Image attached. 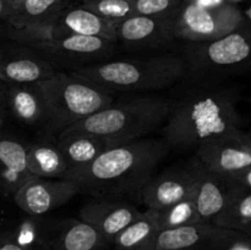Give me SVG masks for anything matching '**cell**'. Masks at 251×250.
I'll return each mask as SVG.
<instances>
[{
    "instance_id": "obj_1",
    "label": "cell",
    "mask_w": 251,
    "mask_h": 250,
    "mask_svg": "<svg viewBox=\"0 0 251 250\" xmlns=\"http://www.w3.org/2000/svg\"><path fill=\"white\" fill-rule=\"evenodd\" d=\"M163 139H139L113 145L95 161L65 176L80 193L98 199H122L141 194L168 153Z\"/></svg>"
},
{
    "instance_id": "obj_2",
    "label": "cell",
    "mask_w": 251,
    "mask_h": 250,
    "mask_svg": "<svg viewBox=\"0 0 251 250\" xmlns=\"http://www.w3.org/2000/svg\"><path fill=\"white\" fill-rule=\"evenodd\" d=\"M235 95L221 87H200L172 104L163 125V140L168 147L198 149L205 142L243 129Z\"/></svg>"
},
{
    "instance_id": "obj_3",
    "label": "cell",
    "mask_w": 251,
    "mask_h": 250,
    "mask_svg": "<svg viewBox=\"0 0 251 250\" xmlns=\"http://www.w3.org/2000/svg\"><path fill=\"white\" fill-rule=\"evenodd\" d=\"M77 75L112 93H149L173 86L188 75V66L173 54L104 60L77 68Z\"/></svg>"
},
{
    "instance_id": "obj_4",
    "label": "cell",
    "mask_w": 251,
    "mask_h": 250,
    "mask_svg": "<svg viewBox=\"0 0 251 250\" xmlns=\"http://www.w3.org/2000/svg\"><path fill=\"white\" fill-rule=\"evenodd\" d=\"M172 104L171 98L146 93L114 100L104 109L71 125L68 130L97 135L112 145L134 141L163 126Z\"/></svg>"
},
{
    "instance_id": "obj_5",
    "label": "cell",
    "mask_w": 251,
    "mask_h": 250,
    "mask_svg": "<svg viewBox=\"0 0 251 250\" xmlns=\"http://www.w3.org/2000/svg\"><path fill=\"white\" fill-rule=\"evenodd\" d=\"M48 109L50 132H61L80 120L104 109L115 100L114 93L74 71H56L51 77L39 81Z\"/></svg>"
},
{
    "instance_id": "obj_6",
    "label": "cell",
    "mask_w": 251,
    "mask_h": 250,
    "mask_svg": "<svg viewBox=\"0 0 251 250\" xmlns=\"http://www.w3.org/2000/svg\"><path fill=\"white\" fill-rule=\"evenodd\" d=\"M250 25L243 24L230 33L206 42H188L184 61L188 74L198 77L240 73L250 64Z\"/></svg>"
},
{
    "instance_id": "obj_7",
    "label": "cell",
    "mask_w": 251,
    "mask_h": 250,
    "mask_svg": "<svg viewBox=\"0 0 251 250\" xmlns=\"http://www.w3.org/2000/svg\"><path fill=\"white\" fill-rule=\"evenodd\" d=\"M248 22L235 4L205 6L183 0L174 20V37L186 42L221 38Z\"/></svg>"
},
{
    "instance_id": "obj_8",
    "label": "cell",
    "mask_w": 251,
    "mask_h": 250,
    "mask_svg": "<svg viewBox=\"0 0 251 250\" xmlns=\"http://www.w3.org/2000/svg\"><path fill=\"white\" fill-rule=\"evenodd\" d=\"M194 156L210 171L251 188V141L243 129L205 142Z\"/></svg>"
},
{
    "instance_id": "obj_9",
    "label": "cell",
    "mask_w": 251,
    "mask_h": 250,
    "mask_svg": "<svg viewBox=\"0 0 251 250\" xmlns=\"http://www.w3.org/2000/svg\"><path fill=\"white\" fill-rule=\"evenodd\" d=\"M29 47L50 61L56 70L59 66L75 70L77 68L100 63L109 59L115 51L114 42L80 34H66L60 38L31 44Z\"/></svg>"
},
{
    "instance_id": "obj_10",
    "label": "cell",
    "mask_w": 251,
    "mask_h": 250,
    "mask_svg": "<svg viewBox=\"0 0 251 250\" xmlns=\"http://www.w3.org/2000/svg\"><path fill=\"white\" fill-rule=\"evenodd\" d=\"M249 242L244 233L198 222L159 232L154 250H233Z\"/></svg>"
},
{
    "instance_id": "obj_11",
    "label": "cell",
    "mask_w": 251,
    "mask_h": 250,
    "mask_svg": "<svg viewBox=\"0 0 251 250\" xmlns=\"http://www.w3.org/2000/svg\"><path fill=\"white\" fill-rule=\"evenodd\" d=\"M199 168L200 163L194 156L186 163L171 167L159 175L152 176L140 194L142 203L150 210L158 211L194 198Z\"/></svg>"
},
{
    "instance_id": "obj_12",
    "label": "cell",
    "mask_w": 251,
    "mask_h": 250,
    "mask_svg": "<svg viewBox=\"0 0 251 250\" xmlns=\"http://www.w3.org/2000/svg\"><path fill=\"white\" fill-rule=\"evenodd\" d=\"M80 189L65 179H46L32 176L14 194V201L25 213L42 216L65 205Z\"/></svg>"
},
{
    "instance_id": "obj_13",
    "label": "cell",
    "mask_w": 251,
    "mask_h": 250,
    "mask_svg": "<svg viewBox=\"0 0 251 250\" xmlns=\"http://www.w3.org/2000/svg\"><path fill=\"white\" fill-rule=\"evenodd\" d=\"M56 69L39 51L22 43L0 46V80L5 83H34L47 80Z\"/></svg>"
},
{
    "instance_id": "obj_14",
    "label": "cell",
    "mask_w": 251,
    "mask_h": 250,
    "mask_svg": "<svg viewBox=\"0 0 251 250\" xmlns=\"http://www.w3.org/2000/svg\"><path fill=\"white\" fill-rule=\"evenodd\" d=\"M176 14L134 15L117 24V42L134 49H152L173 42Z\"/></svg>"
},
{
    "instance_id": "obj_15",
    "label": "cell",
    "mask_w": 251,
    "mask_h": 250,
    "mask_svg": "<svg viewBox=\"0 0 251 250\" xmlns=\"http://www.w3.org/2000/svg\"><path fill=\"white\" fill-rule=\"evenodd\" d=\"M141 211L123 199L87 201L80 210V220L95 228L107 242L113 243L123 229L141 216Z\"/></svg>"
},
{
    "instance_id": "obj_16",
    "label": "cell",
    "mask_w": 251,
    "mask_h": 250,
    "mask_svg": "<svg viewBox=\"0 0 251 250\" xmlns=\"http://www.w3.org/2000/svg\"><path fill=\"white\" fill-rule=\"evenodd\" d=\"M238 185L243 184L229 176L215 173L200 163L198 184L194 194V202L200 222L212 223L213 218L225 207Z\"/></svg>"
},
{
    "instance_id": "obj_17",
    "label": "cell",
    "mask_w": 251,
    "mask_h": 250,
    "mask_svg": "<svg viewBox=\"0 0 251 250\" xmlns=\"http://www.w3.org/2000/svg\"><path fill=\"white\" fill-rule=\"evenodd\" d=\"M107 243L81 220H65L44 228V250H103Z\"/></svg>"
},
{
    "instance_id": "obj_18",
    "label": "cell",
    "mask_w": 251,
    "mask_h": 250,
    "mask_svg": "<svg viewBox=\"0 0 251 250\" xmlns=\"http://www.w3.org/2000/svg\"><path fill=\"white\" fill-rule=\"evenodd\" d=\"M5 100L6 109L15 118L27 125H39L47 130L48 127V109L46 98L39 87L34 83H5Z\"/></svg>"
},
{
    "instance_id": "obj_19",
    "label": "cell",
    "mask_w": 251,
    "mask_h": 250,
    "mask_svg": "<svg viewBox=\"0 0 251 250\" xmlns=\"http://www.w3.org/2000/svg\"><path fill=\"white\" fill-rule=\"evenodd\" d=\"M55 142L68 164L65 176L87 167L103 151L113 146L110 142L97 135L68 129L59 132Z\"/></svg>"
},
{
    "instance_id": "obj_20",
    "label": "cell",
    "mask_w": 251,
    "mask_h": 250,
    "mask_svg": "<svg viewBox=\"0 0 251 250\" xmlns=\"http://www.w3.org/2000/svg\"><path fill=\"white\" fill-rule=\"evenodd\" d=\"M55 22L69 34L98 37L117 43V22L98 16L74 0L56 15Z\"/></svg>"
},
{
    "instance_id": "obj_21",
    "label": "cell",
    "mask_w": 251,
    "mask_h": 250,
    "mask_svg": "<svg viewBox=\"0 0 251 250\" xmlns=\"http://www.w3.org/2000/svg\"><path fill=\"white\" fill-rule=\"evenodd\" d=\"M27 146L19 140L0 134V194L14 196L22 184L31 179L26 161Z\"/></svg>"
},
{
    "instance_id": "obj_22",
    "label": "cell",
    "mask_w": 251,
    "mask_h": 250,
    "mask_svg": "<svg viewBox=\"0 0 251 250\" xmlns=\"http://www.w3.org/2000/svg\"><path fill=\"white\" fill-rule=\"evenodd\" d=\"M73 0H10L4 24L21 28L55 19L56 15Z\"/></svg>"
},
{
    "instance_id": "obj_23",
    "label": "cell",
    "mask_w": 251,
    "mask_h": 250,
    "mask_svg": "<svg viewBox=\"0 0 251 250\" xmlns=\"http://www.w3.org/2000/svg\"><path fill=\"white\" fill-rule=\"evenodd\" d=\"M26 161L33 176L46 179H64L68 164L56 142L41 141L27 146Z\"/></svg>"
},
{
    "instance_id": "obj_24",
    "label": "cell",
    "mask_w": 251,
    "mask_h": 250,
    "mask_svg": "<svg viewBox=\"0 0 251 250\" xmlns=\"http://www.w3.org/2000/svg\"><path fill=\"white\" fill-rule=\"evenodd\" d=\"M157 215L147 208L113 240L115 250H154L159 234Z\"/></svg>"
},
{
    "instance_id": "obj_25",
    "label": "cell",
    "mask_w": 251,
    "mask_h": 250,
    "mask_svg": "<svg viewBox=\"0 0 251 250\" xmlns=\"http://www.w3.org/2000/svg\"><path fill=\"white\" fill-rule=\"evenodd\" d=\"M212 225L225 229L251 234V188L238 185Z\"/></svg>"
},
{
    "instance_id": "obj_26",
    "label": "cell",
    "mask_w": 251,
    "mask_h": 250,
    "mask_svg": "<svg viewBox=\"0 0 251 250\" xmlns=\"http://www.w3.org/2000/svg\"><path fill=\"white\" fill-rule=\"evenodd\" d=\"M0 33L5 38L11 39L16 43L27 44V46L53 41V39L60 38V37L69 34L58 26L55 19L39 22V24L28 25V26L21 27V28H15V27H10L5 25Z\"/></svg>"
},
{
    "instance_id": "obj_27",
    "label": "cell",
    "mask_w": 251,
    "mask_h": 250,
    "mask_svg": "<svg viewBox=\"0 0 251 250\" xmlns=\"http://www.w3.org/2000/svg\"><path fill=\"white\" fill-rule=\"evenodd\" d=\"M156 215L157 225L161 232L200 222L194 198L179 201L174 205L156 211Z\"/></svg>"
},
{
    "instance_id": "obj_28",
    "label": "cell",
    "mask_w": 251,
    "mask_h": 250,
    "mask_svg": "<svg viewBox=\"0 0 251 250\" xmlns=\"http://www.w3.org/2000/svg\"><path fill=\"white\" fill-rule=\"evenodd\" d=\"M98 16L113 22H120L134 16V0H74Z\"/></svg>"
},
{
    "instance_id": "obj_29",
    "label": "cell",
    "mask_w": 251,
    "mask_h": 250,
    "mask_svg": "<svg viewBox=\"0 0 251 250\" xmlns=\"http://www.w3.org/2000/svg\"><path fill=\"white\" fill-rule=\"evenodd\" d=\"M183 0H134L135 15L158 16L176 14Z\"/></svg>"
},
{
    "instance_id": "obj_30",
    "label": "cell",
    "mask_w": 251,
    "mask_h": 250,
    "mask_svg": "<svg viewBox=\"0 0 251 250\" xmlns=\"http://www.w3.org/2000/svg\"><path fill=\"white\" fill-rule=\"evenodd\" d=\"M5 114H6V100H5V87L4 82L0 80V131L2 129L5 120Z\"/></svg>"
},
{
    "instance_id": "obj_31",
    "label": "cell",
    "mask_w": 251,
    "mask_h": 250,
    "mask_svg": "<svg viewBox=\"0 0 251 250\" xmlns=\"http://www.w3.org/2000/svg\"><path fill=\"white\" fill-rule=\"evenodd\" d=\"M0 250H27L22 245H20L14 238H6L0 240Z\"/></svg>"
},
{
    "instance_id": "obj_32",
    "label": "cell",
    "mask_w": 251,
    "mask_h": 250,
    "mask_svg": "<svg viewBox=\"0 0 251 250\" xmlns=\"http://www.w3.org/2000/svg\"><path fill=\"white\" fill-rule=\"evenodd\" d=\"M10 6V0H0V22L5 21L7 10Z\"/></svg>"
},
{
    "instance_id": "obj_33",
    "label": "cell",
    "mask_w": 251,
    "mask_h": 250,
    "mask_svg": "<svg viewBox=\"0 0 251 250\" xmlns=\"http://www.w3.org/2000/svg\"><path fill=\"white\" fill-rule=\"evenodd\" d=\"M233 250H250V242L244 243V244L239 245V247H237L235 249H233Z\"/></svg>"
}]
</instances>
